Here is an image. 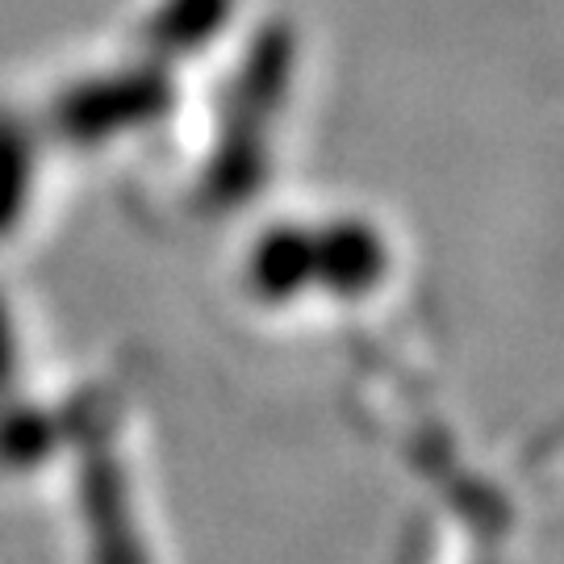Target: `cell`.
Instances as JSON below:
<instances>
[{"label": "cell", "instance_id": "1", "mask_svg": "<svg viewBox=\"0 0 564 564\" xmlns=\"http://www.w3.org/2000/svg\"><path fill=\"white\" fill-rule=\"evenodd\" d=\"M297 30L284 18H268L247 39L235 76L226 84L218 109V134L205 163L202 193L218 209L247 205L268 181L272 167V134L289 101V84L297 72Z\"/></svg>", "mask_w": 564, "mask_h": 564}, {"label": "cell", "instance_id": "2", "mask_svg": "<svg viewBox=\"0 0 564 564\" xmlns=\"http://www.w3.org/2000/svg\"><path fill=\"white\" fill-rule=\"evenodd\" d=\"M176 76L160 59L126 63L67 84L46 109V130L67 147H101L160 126L176 109Z\"/></svg>", "mask_w": 564, "mask_h": 564}, {"label": "cell", "instance_id": "3", "mask_svg": "<svg viewBox=\"0 0 564 564\" xmlns=\"http://www.w3.org/2000/svg\"><path fill=\"white\" fill-rule=\"evenodd\" d=\"M76 514L88 564H151L126 464L109 447H88L80 456Z\"/></svg>", "mask_w": 564, "mask_h": 564}, {"label": "cell", "instance_id": "4", "mask_svg": "<svg viewBox=\"0 0 564 564\" xmlns=\"http://www.w3.org/2000/svg\"><path fill=\"white\" fill-rule=\"evenodd\" d=\"M314 239V289L335 302H364L389 276V242L368 218H330L310 230Z\"/></svg>", "mask_w": 564, "mask_h": 564}, {"label": "cell", "instance_id": "5", "mask_svg": "<svg viewBox=\"0 0 564 564\" xmlns=\"http://www.w3.org/2000/svg\"><path fill=\"white\" fill-rule=\"evenodd\" d=\"M242 281L247 293L260 305H293L314 289V239L310 226L276 223L263 235H256L247 263H242Z\"/></svg>", "mask_w": 564, "mask_h": 564}, {"label": "cell", "instance_id": "6", "mask_svg": "<svg viewBox=\"0 0 564 564\" xmlns=\"http://www.w3.org/2000/svg\"><path fill=\"white\" fill-rule=\"evenodd\" d=\"M239 0H160L142 21V55L160 63H181L205 51L235 18Z\"/></svg>", "mask_w": 564, "mask_h": 564}, {"label": "cell", "instance_id": "7", "mask_svg": "<svg viewBox=\"0 0 564 564\" xmlns=\"http://www.w3.org/2000/svg\"><path fill=\"white\" fill-rule=\"evenodd\" d=\"M34 181H39V142L30 121L0 109V242L13 239L34 202Z\"/></svg>", "mask_w": 564, "mask_h": 564}, {"label": "cell", "instance_id": "8", "mask_svg": "<svg viewBox=\"0 0 564 564\" xmlns=\"http://www.w3.org/2000/svg\"><path fill=\"white\" fill-rule=\"evenodd\" d=\"M63 426L39 405H0V468L30 473L51 460L59 447Z\"/></svg>", "mask_w": 564, "mask_h": 564}, {"label": "cell", "instance_id": "9", "mask_svg": "<svg viewBox=\"0 0 564 564\" xmlns=\"http://www.w3.org/2000/svg\"><path fill=\"white\" fill-rule=\"evenodd\" d=\"M13 381H18V330L9 318V305L0 297V402L13 393Z\"/></svg>", "mask_w": 564, "mask_h": 564}]
</instances>
